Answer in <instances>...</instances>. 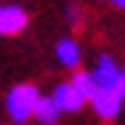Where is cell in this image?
<instances>
[{"instance_id":"6da1fadb","label":"cell","mask_w":125,"mask_h":125,"mask_svg":"<svg viewBox=\"0 0 125 125\" xmlns=\"http://www.w3.org/2000/svg\"><path fill=\"white\" fill-rule=\"evenodd\" d=\"M91 75H93V85H96V91L91 96L93 112L106 123L117 120L125 104V80L120 72V64L109 53H101L96 59V67L91 69Z\"/></svg>"},{"instance_id":"7a4b0ae2","label":"cell","mask_w":125,"mask_h":125,"mask_svg":"<svg viewBox=\"0 0 125 125\" xmlns=\"http://www.w3.org/2000/svg\"><path fill=\"white\" fill-rule=\"evenodd\" d=\"M40 91L32 85V83H19L8 91L5 96V115L11 117L13 125H24L27 120L35 117V106L40 101Z\"/></svg>"},{"instance_id":"3957f363","label":"cell","mask_w":125,"mask_h":125,"mask_svg":"<svg viewBox=\"0 0 125 125\" xmlns=\"http://www.w3.org/2000/svg\"><path fill=\"white\" fill-rule=\"evenodd\" d=\"M51 99L59 106L61 115H64V112H77V109H83V104H85V96L77 91L69 80H67V83H59V85L51 91Z\"/></svg>"},{"instance_id":"277c9868","label":"cell","mask_w":125,"mask_h":125,"mask_svg":"<svg viewBox=\"0 0 125 125\" xmlns=\"http://www.w3.org/2000/svg\"><path fill=\"white\" fill-rule=\"evenodd\" d=\"M56 59H59V64L67 67V69H80L83 51H80V45H77V40L61 37V40L56 43Z\"/></svg>"},{"instance_id":"5b68a950","label":"cell","mask_w":125,"mask_h":125,"mask_svg":"<svg viewBox=\"0 0 125 125\" xmlns=\"http://www.w3.org/2000/svg\"><path fill=\"white\" fill-rule=\"evenodd\" d=\"M27 21L29 16L21 5H3V35H19Z\"/></svg>"},{"instance_id":"8992f818","label":"cell","mask_w":125,"mask_h":125,"mask_svg":"<svg viewBox=\"0 0 125 125\" xmlns=\"http://www.w3.org/2000/svg\"><path fill=\"white\" fill-rule=\"evenodd\" d=\"M59 117H61V112H59V106L53 104V99H51V96H40L37 106H35V120L40 125H56Z\"/></svg>"},{"instance_id":"52a82bcc","label":"cell","mask_w":125,"mask_h":125,"mask_svg":"<svg viewBox=\"0 0 125 125\" xmlns=\"http://www.w3.org/2000/svg\"><path fill=\"white\" fill-rule=\"evenodd\" d=\"M69 83H72L77 91L85 96V101H91L93 91H96V85H93V75H91L88 69H75V75H72V80H69Z\"/></svg>"},{"instance_id":"ba28073f","label":"cell","mask_w":125,"mask_h":125,"mask_svg":"<svg viewBox=\"0 0 125 125\" xmlns=\"http://www.w3.org/2000/svg\"><path fill=\"white\" fill-rule=\"evenodd\" d=\"M64 13H67V19H69V24H72V27H77V24H80V19H83V11L77 8L75 3H67Z\"/></svg>"},{"instance_id":"9c48e42d","label":"cell","mask_w":125,"mask_h":125,"mask_svg":"<svg viewBox=\"0 0 125 125\" xmlns=\"http://www.w3.org/2000/svg\"><path fill=\"white\" fill-rule=\"evenodd\" d=\"M112 3H115V5L120 8V11H125V0H112Z\"/></svg>"},{"instance_id":"30bf717a","label":"cell","mask_w":125,"mask_h":125,"mask_svg":"<svg viewBox=\"0 0 125 125\" xmlns=\"http://www.w3.org/2000/svg\"><path fill=\"white\" fill-rule=\"evenodd\" d=\"M0 35H3V5H0Z\"/></svg>"},{"instance_id":"8fae6325","label":"cell","mask_w":125,"mask_h":125,"mask_svg":"<svg viewBox=\"0 0 125 125\" xmlns=\"http://www.w3.org/2000/svg\"><path fill=\"white\" fill-rule=\"evenodd\" d=\"M120 72H123V80H125V61H123V67H120Z\"/></svg>"}]
</instances>
